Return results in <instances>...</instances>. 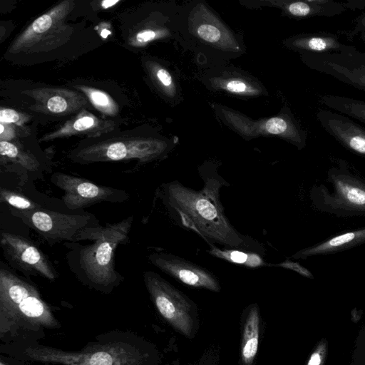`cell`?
<instances>
[{"instance_id":"31","label":"cell","mask_w":365,"mask_h":365,"mask_svg":"<svg viewBox=\"0 0 365 365\" xmlns=\"http://www.w3.org/2000/svg\"><path fill=\"white\" fill-rule=\"evenodd\" d=\"M220 349L219 346L211 345L205 349L198 361L192 365H219Z\"/></svg>"},{"instance_id":"34","label":"cell","mask_w":365,"mask_h":365,"mask_svg":"<svg viewBox=\"0 0 365 365\" xmlns=\"http://www.w3.org/2000/svg\"><path fill=\"white\" fill-rule=\"evenodd\" d=\"M16 136V130L12 124L0 123V140L11 142Z\"/></svg>"},{"instance_id":"3","label":"cell","mask_w":365,"mask_h":365,"mask_svg":"<svg viewBox=\"0 0 365 365\" xmlns=\"http://www.w3.org/2000/svg\"><path fill=\"white\" fill-rule=\"evenodd\" d=\"M178 33V41L205 69L226 64L246 53L243 35L203 0L180 5Z\"/></svg>"},{"instance_id":"1","label":"cell","mask_w":365,"mask_h":365,"mask_svg":"<svg viewBox=\"0 0 365 365\" xmlns=\"http://www.w3.org/2000/svg\"><path fill=\"white\" fill-rule=\"evenodd\" d=\"M204 185L196 190L178 180L163 183L156 192L166 208H175L195 223L201 237L209 245L219 244L227 249L255 252L262 255L264 247L254 239L240 234L227 217L220 200L223 186L230 185L217 173L214 163L198 168Z\"/></svg>"},{"instance_id":"35","label":"cell","mask_w":365,"mask_h":365,"mask_svg":"<svg viewBox=\"0 0 365 365\" xmlns=\"http://www.w3.org/2000/svg\"><path fill=\"white\" fill-rule=\"evenodd\" d=\"M346 9H349L351 10L356 9H365V0H353L343 2Z\"/></svg>"},{"instance_id":"17","label":"cell","mask_w":365,"mask_h":365,"mask_svg":"<svg viewBox=\"0 0 365 365\" xmlns=\"http://www.w3.org/2000/svg\"><path fill=\"white\" fill-rule=\"evenodd\" d=\"M23 93L34 101L31 110L45 114L67 115L78 113L88 106L86 96L67 88L41 87Z\"/></svg>"},{"instance_id":"26","label":"cell","mask_w":365,"mask_h":365,"mask_svg":"<svg viewBox=\"0 0 365 365\" xmlns=\"http://www.w3.org/2000/svg\"><path fill=\"white\" fill-rule=\"evenodd\" d=\"M209 246L210 249L207 252L210 255L230 263L251 269L269 266V264L264 260L263 255L259 253L239 249H227L224 247L220 249L214 244H211Z\"/></svg>"},{"instance_id":"25","label":"cell","mask_w":365,"mask_h":365,"mask_svg":"<svg viewBox=\"0 0 365 365\" xmlns=\"http://www.w3.org/2000/svg\"><path fill=\"white\" fill-rule=\"evenodd\" d=\"M148 69L153 83L163 98L170 103H180L182 98L181 89L170 71L157 62H150Z\"/></svg>"},{"instance_id":"38","label":"cell","mask_w":365,"mask_h":365,"mask_svg":"<svg viewBox=\"0 0 365 365\" xmlns=\"http://www.w3.org/2000/svg\"><path fill=\"white\" fill-rule=\"evenodd\" d=\"M361 39L365 43V31L361 32L360 34Z\"/></svg>"},{"instance_id":"32","label":"cell","mask_w":365,"mask_h":365,"mask_svg":"<svg viewBox=\"0 0 365 365\" xmlns=\"http://www.w3.org/2000/svg\"><path fill=\"white\" fill-rule=\"evenodd\" d=\"M269 266H274L277 267L284 268L287 269H290L297 272L303 277L308 278H313V275L312 273L304 267L301 265L297 262L292 261L290 259H286L280 263L269 264Z\"/></svg>"},{"instance_id":"6","label":"cell","mask_w":365,"mask_h":365,"mask_svg":"<svg viewBox=\"0 0 365 365\" xmlns=\"http://www.w3.org/2000/svg\"><path fill=\"white\" fill-rule=\"evenodd\" d=\"M175 138L141 134L103 135L81 141L69 155L78 164L136 160L138 165L166 158L175 146Z\"/></svg>"},{"instance_id":"14","label":"cell","mask_w":365,"mask_h":365,"mask_svg":"<svg viewBox=\"0 0 365 365\" xmlns=\"http://www.w3.org/2000/svg\"><path fill=\"white\" fill-rule=\"evenodd\" d=\"M201 82L212 92L224 93L237 98L265 96L264 84L254 76L232 65L223 64L205 69Z\"/></svg>"},{"instance_id":"4","label":"cell","mask_w":365,"mask_h":365,"mask_svg":"<svg viewBox=\"0 0 365 365\" xmlns=\"http://www.w3.org/2000/svg\"><path fill=\"white\" fill-rule=\"evenodd\" d=\"M59 323L38 288L0 262V336L57 328Z\"/></svg>"},{"instance_id":"13","label":"cell","mask_w":365,"mask_h":365,"mask_svg":"<svg viewBox=\"0 0 365 365\" xmlns=\"http://www.w3.org/2000/svg\"><path fill=\"white\" fill-rule=\"evenodd\" d=\"M302 63L312 70L331 76L365 91V52L299 54Z\"/></svg>"},{"instance_id":"28","label":"cell","mask_w":365,"mask_h":365,"mask_svg":"<svg viewBox=\"0 0 365 365\" xmlns=\"http://www.w3.org/2000/svg\"><path fill=\"white\" fill-rule=\"evenodd\" d=\"M75 87L84 93L90 103L103 114L115 116L119 112L118 105L107 93L83 85H78Z\"/></svg>"},{"instance_id":"18","label":"cell","mask_w":365,"mask_h":365,"mask_svg":"<svg viewBox=\"0 0 365 365\" xmlns=\"http://www.w3.org/2000/svg\"><path fill=\"white\" fill-rule=\"evenodd\" d=\"M240 3L251 9L262 6L277 8L284 16L296 19L314 16L333 17L346 11L343 2L331 0H259L242 1Z\"/></svg>"},{"instance_id":"21","label":"cell","mask_w":365,"mask_h":365,"mask_svg":"<svg viewBox=\"0 0 365 365\" xmlns=\"http://www.w3.org/2000/svg\"><path fill=\"white\" fill-rule=\"evenodd\" d=\"M1 170L14 173L23 186L29 180L42 178L43 167L38 159L31 153L9 142L0 140Z\"/></svg>"},{"instance_id":"15","label":"cell","mask_w":365,"mask_h":365,"mask_svg":"<svg viewBox=\"0 0 365 365\" xmlns=\"http://www.w3.org/2000/svg\"><path fill=\"white\" fill-rule=\"evenodd\" d=\"M329 176L333 192H324L321 207L336 214L365 215V182L343 173L341 164L340 169L333 170Z\"/></svg>"},{"instance_id":"5","label":"cell","mask_w":365,"mask_h":365,"mask_svg":"<svg viewBox=\"0 0 365 365\" xmlns=\"http://www.w3.org/2000/svg\"><path fill=\"white\" fill-rule=\"evenodd\" d=\"M24 354L31 361L57 365H155L159 359L155 347L125 339L95 342L79 351L29 346Z\"/></svg>"},{"instance_id":"11","label":"cell","mask_w":365,"mask_h":365,"mask_svg":"<svg viewBox=\"0 0 365 365\" xmlns=\"http://www.w3.org/2000/svg\"><path fill=\"white\" fill-rule=\"evenodd\" d=\"M0 245L9 267L19 271L25 277H41L49 281L58 277L57 269L35 242L19 235L1 232Z\"/></svg>"},{"instance_id":"12","label":"cell","mask_w":365,"mask_h":365,"mask_svg":"<svg viewBox=\"0 0 365 365\" xmlns=\"http://www.w3.org/2000/svg\"><path fill=\"white\" fill-rule=\"evenodd\" d=\"M50 181L63 192L62 200L70 210L86 208L101 202L122 203L130 198L125 190L61 172L53 173Z\"/></svg>"},{"instance_id":"22","label":"cell","mask_w":365,"mask_h":365,"mask_svg":"<svg viewBox=\"0 0 365 365\" xmlns=\"http://www.w3.org/2000/svg\"><path fill=\"white\" fill-rule=\"evenodd\" d=\"M282 44L299 54L339 53L356 49L354 46L341 43L337 34L329 32L298 34L283 40Z\"/></svg>"},{"instance_id":"7","label":"cell","mask_w":365,"mask_h":365,"mask_svg":"<svg viewBox=\"0 0 365 365\" xmlns=\"http://www.w3.org/2000/svg\"><path fill=\"white\" fill-rule=\"evenodd\" d=\"M212 108L218 119L246 140L258 137H277L299 150L307 144V131L295 118L290 108H282L272 117L253 120L227 106L213 103Z\"/></svg>"},{"instance_id":"20","label":"cell","mask_w":365,"mask_h":365,"mask_svg":"<svg viewBox=\"0 0 365 365\" xmlns=\"http://www.w3.org/2000/svg\"><path fill=\"white\" fill-rule=\"evenodd\" d=\"M117 125L113 120L100 118L83 109L56 130L43 135L39 141L47 142L75 135L96 138L113 132Z\"/></svg>"},{"instance_id":"2","label":"cell","mask_w":365,"mask_h":365,"mask_svg":"<svg viewBox=\"0 0 365 365\" xmlns=\"http://www.w3.org/2000/svg\"><path fill=\"white\" fill-rule=\"evenodd\" d=\"M133 215L116 223L100 224L85 230L78 242H65L70 271L83 284L104 293L110 292L125 277L115 269L118 245L129 242Z\"/></svg>"},{"instance_id":"30","label":"cell","mask_w":365,"mask_h":365,"mask_svg":"<svg viewBox=\"0 0 365 365\" xmlns=\"http://www.w3.org/2000/svg\"><path fill=\"white\" fill-rule=\"evenodd\" d=\"M29 120V116L11 108H1L0 123L22 125Z\"/></svg>"},{"instance_id":"37","label":"cell","mask_w":365,"mask_h":365,"mask_svg":"<svg viewBox=\"0 0 365 365\" xmlns=\"http://www.w3.org/2000/svg\"><path fill=\"white\" fill-rule=\"evenodd\" d=\"M118 2H119V1H111V0L103 1L101 2V6L103 9H108L109 7L114 6L115 4H116Z\"/></svg>"},{"instance_id":"10","label":"cell","mask_w":365,"mask_h":365,"mask_svg":"<svg viewBox=\"0 0 365 365\" xmlns=\"http://www.w3.org/2000/svg\"><path fill=\"white\" fill-rule=\"evenodd\" d=\"M11 214L34 230L50 246L78 241L87 228L99 225L91 213L71 215L41 207L31 211L9 208Z\"/></svg>"},{"instance_id":"29","label":"cell","mask_w":365,"mask_h":365,"mask_svg":"<svg viewBox=\"0 0 365 365\" xmlns=\"http://www.w3.org/2000/svg\"><path fill=\"white\" fill-rule=\"evenodd\" d=\"M0 201L14 208L21 211H31L40 209L42 205L32 200L23 194L1 187L0 189Z\"/></svg>"},{"instance_id":"27","label":"cell","mask_w":365,"mask_h":365,"mask_svg":"<svg viewBox=\"0 0 365 365\" xmlns=\"http://www.w3.org/2000/svg\"><path fill=\"white\" fill-rule=\"evenodd\" d=\"M320 104L365 123V101L341 96H321Z\"/></svg>"},{"instance_id":"24","label":"cell","mask_w":365,"mask_h":365,"mask_svg":"<svg viewBox=\"0 0 365 365\" xmlns=\"http://www.w3.org/2000/svg\"><path fill=\"white\" fill-rule=\"evenodd\" d=\"M364 242H365V227L335 236L320 244L299 250L294 254L292 257L306 259L311 256L344 250Z\"/></svg>"},{"instance_id":"36","label":"cell","mask_w":365,"mask_h":365,"mask_svg":"<svg viewBox=\"0 0 365 365\" xmlns=\"http://www.w3.org/2000/svg\"><path fill=\"white\" fill-rule=\"evenodd\" d=\"M320 361L321 359L319 354L317 353H314L312 355L309 361L308 365H319L320 364Z\"/></svg>"},{"instance_id":"23","label":"cell","mask_w":365,"mask_h":365,"mask_svg":"<svg viewBox=\"0 0 365 365\" xmlns=\"http://www.w3.org/2000/svg\"><path fill=\"white\" fill-rule=\"evenodd\" d=\"M262 317L259 306L252 303L246 307L240 320V365H255L258 353Z\"/></svg>"},{"instance_id":"39","label":"cell","mask_w":365,"mask_h":365,"mask_svg":"<svg viewBox=\"0 0 365 365\" xmlns=\"http://www.w3.org/2000/svg\"><path fill=\"white\" fill-rule=\"evenodd\" d=\"M0 365H9V364H4V363L1 361V363H0Z\"/></svg>"},{"instance_id":"33","label":"cell","mask_w":365,"mask_h":365,"mask_svg":"<svg viewBox=\"0 0 365 365\" xmlns=\"http://www.w3.org/2000/svg\"><path fill=\"white\" fill-rule=\"evenodd\" d=\"M354 22V26L351 30L344 32L350 41H353L357 35L365 31V12L359 16Z\"/></svg>"},{"instance_id":"19","label":"cell","mask_w":365,"mask_h":365,"mask_svg":"<svg viewBox=\"0 0 365 365\" xmlns=\"http://www.w3.org/2000/svg\"><path fill=\"white\" fill-rule=\"evenodd\" d=\"M316 116L324 130L341 145L365 157V128L353 118L329 109H319Z\"/></svg>"},{"instance_id":"8","label":"cell","mask_w":365,"mask_h":365,"mask_svg":"<svg viewBox=\"0 0 365 365\" xmlns=\"http://www.w3.org/2000/svg\"><path fill=\"white\" fill-rule=\"evenodd\" d=\"M143 281L162 318L179 334L189 339L194 338L200 326L197 304L153 271L145 272Z\"/></svg>"},{"instance_id":"9","label":"cell","mask_w":365,"mask_h":365,"mask_svg":"<svg viewBox=\"0 0 365 365\" xmlns=\"http://www.w3.org/2000/svg\"><path fill=\"white\" fill-rule=\"evenodd\" d=\"M74 1H61L36 19L10 45L8 52L34 53L54 50L70 39L73 28L66 23Z\"/></svg>"},{"instance_id":"16","label":"cell","mask_w":365,"mask_h":365,"mask_svg":"<svg viewBox=\"0 0 365 365\" xmlns=\"http://www.w3.org/2000/svg\"><path fill=\"white\" fill-rule=\"evenodd\" d=\"M149 262L163 272L190 287L205 289L214 292L221 291L217 277L210 270L171 253L153 252Z\"/></svg>"}]
</instances>
